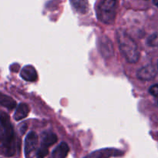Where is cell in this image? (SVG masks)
Here are the masks:
<instances>
[{"label":"cell","instance_id":"8992f818","mask_svg":"<svg viewBox=\"0 0 158 158\" xmlns=\"http://www.w3.org/2000/svg\"><path fill=\"white\" fill-rule=\"evenodd\" d=\"M38 143V136L35 132L29 133L25 140V154L26 156L30 154L36 148Z\"/></svg>","mask_w":158,"mask_h":158},{"label":"cell","instance_id":"277c9868","mask_svg":"<svg viewBox=\"0 0 158 158\" xmlns=\"http://www.w3.org/2000/svg\"><path fill=\"white\" fill-rule=\"evenodd\" d=\"M123 152L117 149L113 148H106V149L99 150L91 153L85 158H110L112 157H117L121 156Z\"/></svg>","mask_w":158,"mask_h":158},{"label":"cell","instance_id":"4fadbf2b","mask_svg":"<svg viewBox=\"0 0 158 158\" xmlns=\"http://www.w3.org/2000/svg\"><path fill=\"white\" fill-rule=\"evenodd\" d=\"M0 105L9 110H12L16 106V103L12 97L0 93Z\"/></svg>","mask_w":158,"mask_h":158},{"label":"cell","instance_id":"e0dca14e","mask_svg":"<svg viewBox=\"0 0 158 158\" xmlns=\"http://www.w3.org/2000/svg\"><path fill=\"white\" fill-rule=\"evenodd\" d=\"M153 1H154V5H155L157 7H158V0H153Z\"/></svg>","mask_w":158,"mask_h":158},{"label":"cell","instance_id":"5bb4252c","mask_svg":"<svg viewBox=\"0 0 158 158\" xmlns=\"http://www.w3.org/2000/svg\"><path fill=\"white\" fill-rule=\"evenodd\" d=\"M48 154H49V149L47 148L41 146L37 151L36 156L38 158H44Z\"/></svg>","mask_w":158,"mask_h":158},{"label":"cell","instance_id":"5b68a950","mask_svg":"<svg viewBox=\"0 0 158 158\" xmlns=\"http://www.w3.org/2000/svg\"><path fill=\"white\" fill-rule=\"evenodd\" d=\"M99 49L105 58H110L114 55V46L106 36H102L99 40Z\"/></svg>","mask_w":158,"mask_h":158},{"label":"cell","instance_id":"9a60e30c","mask_svg":"<svg viewBox=\"0 0 158 158\" xmlns=\"http://www.w3.org/2000/svg\"><path fill=\"white\" fill-rule=\"evenodd\" d=\"M148 44L151 46H158V34L151 35L148 40Z\"/></svg>","mask_w":158,"mask_h":158},{"label":"cell","instance_id":"6da1fadb","mask_svg":"<svg viewBox=\"0 0 158 158\" xmlns=\"http://www.w3.org/2000/svg\"><path fill=\"white\" fill-rule=\"evenodd\" d=\"M0 126L2 129V140L0 145V154L6 157H12L17 151V139L10 118L6 113H0Z\"/></svg>","mask_w":158,"mask_h":158},{"label":"cell","instance_id":"2e32d148","mask_svg":"<svg viewBox=\"0 0 158 158\" xmlns=\"http://www.w3.org/2000/svg\"><path fill=\"white\" fill-rule=\"evenodd\" d=\"M149 92L151 95L158 98V84L154 85V86H151L149 89Z\"/></svg>","mask_w":158,"mask_h":158},{"label":"cell","instance_id":"30bf717a","mask_svg":"<svg viewBox=\"0 0 158 158\" xmlns=\"http://www.w3.org/2000/svg\"><path fill=\"white\" fill-rule=\"evenodd\" d=\"M71 5L77 12L81 14H85L89 10L88 0H70Z\"/></svg>","mask_w":158,"mask_h":158},{"label":"cell","instance_id":"9c48e42d","mask_svg":"<svg viewBox=\"0 0 158 158\" xmlns=\"http://www.w3.org/2000/svg\"><path fill=\"white\" fill-rule=\"evenodd\" d=\"M29 113V106H28V105L23 103H19V104L18 105V106H17L15 114H14V119H15L16 121L23 120V119L26 118V117H27Z\"/></svg>","mask_w":158,"mask_h":158},{"label":"cell","instance_id":"3957f363","mask_svg":"<svg viewBox=\"0 0 158 158\" xmlns=\"http://www.w3.org/2000/svg\"><path fill=\"white\" fill-rule=\"evenodd\" d=\"M117 0H102L97 9L98 19L106 24H112L117 15Z\"/></svg>","mask_w":158,"mask_h":158},{"label":"cell","instance_id":"7a4b0ae2","mask_svg":"<svg viewBox=\"0 0 158 158\" xmlns=\"http://www.w3.org/2000/svg\"><path fill=\"white\" fill-rule=\"evenodd\" d=\"M117 38L120 52L127 61L131 63H137L140 57V52L133 39L121 29L117 32Z\"/></svg>","mask_w":158,"mask_h":158},{"label":"cell","instance_id":"7c38bea8","mask_svg":"<svg viewBox=\"0 0 158 158\" xmlns=\"http://www.w3.org/2000/svg\"><path fill=\"white\" fill-rule=\"evenodd\" d=\"M57 137L55 134L52 132H45L42 136V144L41 146L49 148L54 143H56Z\"/></svg>","mask_w":158,"mask_h":158},{"label":"cell","instance_id":"ba28073f","mask_svg":"<svg viewBox=\"0 0 158 158\" xmlns=\"http://www.w3.org/2000/svg\"><path fill=\"white\" fill-rule=\"evenodd\" d=\"M20 76L23 80L29 82H34L38 78L35 69L32 66H29V65H27L23 68L20 73Z\"/></svg>","mask_w":158,"mask_h":158},{"label":"cell","instance_id":"8fae6325","mask_svg":"<svg viewBox=\"0 0 158 158\" xmlns=\"http://www.w3.org/2000/svg\"><path fill=\"white\" fill-rule=\"evenodd\" d=\"M69 147L67 143L62 142L53 151L52 154V158H66L69 153Z\"/></svg>","mask_w":158,"mask_h":158},{"label":"cell","instance_id":"52a82bcc","mask_svg":"<svg viewBox=\"0 0 158 158\" xmlns=\"http://www.w3.org/2000/svg\"><path fill=\"white\" fill-rule=\"evenodd\" d=\"M157 75V72L154 67L151 65L143 66L137 72V77L141 80H151Z\"/></svg>","mask_w":158,"mask_h":158}]
</instances>
